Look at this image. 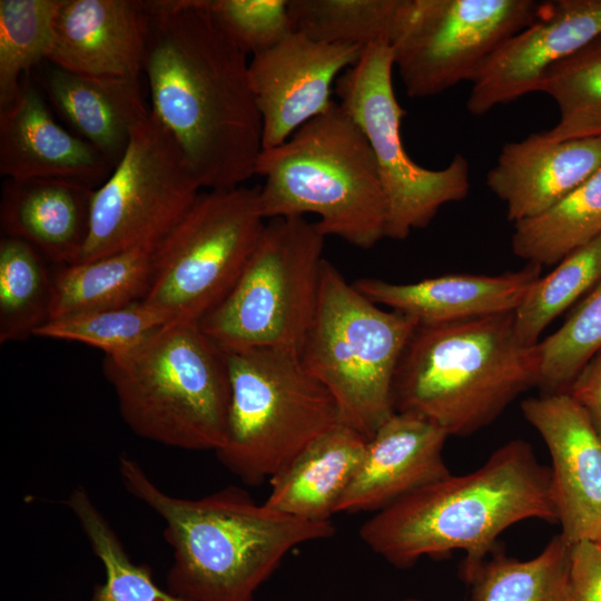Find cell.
<instances>
[{"label": "cell", "instance_id": "1", "mask_svg": "<svg viewBox=\"0 0 601 601\" xmlns=\"http://www.w3.org/2000/svg\"><path fill=\"white\" fill-rule=\"evenodd\" d=\"M144 72L151 109L203 190L243 186L262 152V117L246 55L204 0L145 1Z\"/></svg>", "mask_w": 601, "mask_h": 601}, {"label": "cell", "instance_id": "2", "mask_svg": "<svg viewBox=\"0 0 601 601\" xmlns=\"http://www.w3.org/2000/svg\"><path fill=\"white\" fill-rule=\"evenodd\" d=\"M531 519L558 523L551 469L518 439L497 447L476 470L449 474L375 512L358 534L372 552L402 570L423 556L462 550L465 581L504 530Z\"/></svg>", "mask_w": 601, "mask_h": 601}, {"label": "cell", "instance_id": "3", "mask_svg": "<svg viewBox=\"0 0 601 601\" xmlns=\"http://www.w3.org/2000/svg\"><path fill=\"white\" fill-rule=\"evenodd\" d=\"M125 490L165 523L173 550L168 591L186 601H253L296 546L334 535L332 521L298 519L227 486L186 499L162 491L140 464L119 459Z\"/></svg>", "mask_w": 601, "mask_h": 601}, {"label": "cell", "instance_id": "4", "mask_svg": "<svg viewBox=\"0 0 601 601\" xmlns=\"http://www.w3.org/2000/svg\"><path fill=\"white\" fill-rule=\"evenodd\" d=\"M539 365L538 344L518 337L513 313L417 326L395 373L394 411L469 436L536 387Z\"/></svg>", "mask_w": 601, "mask_h": 601}, {"label": "cell", "instance_id": "5", "mask_svg": "<svg viewBox=\"0 0 601 601\" xmlns=\"http://www.w3.org/2000/svg\"><path fill=\"white\" fill-rule=\"evenodd\" d=\"M255 175L265 179L259 187L265 219L315 214L325 237L364 249L385 237L387 205L376 159L337 102L282 145L262 150Z\"/></svg>", "mask_w": 601, "mask_h": 601}, {"label": "cell", "instance_id": "6", "mask_svg": "<svg viewBox=\"0 0 601 601\" xmlns=\"http://www.w3.org/2000/svg\"><path fill=\"white\" fill-rule=\"evenodd\" d=\"M120 415L138 436L188 451H218L230 402L223 349L196 322L173 321L135 347L105 355Z\"/></svg>", "mask_w": 601, "mask_h": 601}, {"label": "cell", "instance_id": "7", "mask_svg": "<svg viewBox=\"0 0 601 601\" xmlns=\"http://www.w3.org/2000/svg\"><path fill=\"white\" fill-rule=\"evenodd\" d=\"M417 323L377 305L324 260L316 309L299 351L333 396L338 421L367 440L395 412L393 383Z\"/></svg>", "mask_w": 601, "mask_h": 601}, {"label": "cell", "instance_id": "8", "mask_svg": "<svg viewBox=\"0 0 601 601\" xmlns=\"http://www.w3.org/2000/svg\"><path fill=\"white\" fill-rule=\"evenodd\" d=\"M221 349L230 402L226 440L215 454L242 482L259 485L339 423L337 406L297 353Z\"/></svg>", "mask_w": 601, "mask_h": 601}, {"label": "cell", "instance_id": "9", "mask_svg": "<svg viewBox=\"0 0 601 601\" xmlns=\"http://www.w3.org/2000/svg\"><path fill=\"white\" fill-rule=\"evenodd\" d=\"M325 236L304 217L268 219L237 282L198 325L221 348L299 354L321 286Z\"/></svg>", "mask_w": 601, "mask_h": 601}, {"label": "cell", "instance_id": "10", "mask_svg": "<svg viewBox=\"0 0 601 601\" xmlns=\"http://www.w3.org/2000/svg\"><path fill=\"white\" fill-rule=\"evenodd\" d=\"M259 187L201 190L154 247L144 299L173 321L198 323L230 292L265 226Z\"/></svg>", "mask_w": 601, "mask_h": 601}, {"label": "cell", "instance_id": "11", "mask_svg": "<svg viewBox=\"0 0 601 601\" xmlns=\"http://www.w3.org/2000/svg\"><path fill=\"white\" fill-rule=\"evenodd\" d=\"M388 42L365 47L358 61L335 82L338 105L359 126L373 150L387 205L385 237L405 239L428 226L440 208L470 190L469 162L456 155L443 169L422 167L406 152L401 124L405 110L393 87Z\"/></svg>", "mask_w": 601, "mask_h": 601}, {"label": "cell", "instance_id": "12", "mask_svg": "<svg viewBox=\"0 0 601 601\" xmlns=\"http://www.w3.org/2000/svg\"><path fill=\"white\" fill-rule=\"evenodd\" d=\"M201 190L178 144L150 111L93 191L88 236L77 263L155 247Z\"/></svg>", "mask_w": 601, "mask_h": 601}, {"label": "cell", "instance_id": "13", "mask_svg": "<svg viewBox=\"0 0 601 601\" xmlns=\"http://www.w3.org/2000/svg\"><path fill=\"white\" fill-rule=\"evenodd\" d=\"M534 0H400L390 46L407 96L439 95L475 78L486 59L529 26Z\"/></svg>", "mask_w": 601, "mask_h": 601}, {"label": "cell", "instance_id": "14", "mask_svg": "<svg viewBox=\"0 0 601 601\" xmlns=\"http://www.w3.org/2000/svg\"><path fill=\"white\" fill-rule=\"evenodd\" d=\"M362 51L357 46L325 43L293 31L253 56L249 77L262 117V150L282 145L328 110L334 104L332 86L358 61Z\"/></svg>", "mask_w": 601, "mask_h": 601}, {"label": "cell", "instance_id": "15", "mask_svg": "<svg viewBox=\"0 0 601 601\" xmlns=\"http://www.w3.org/2000/svg\"><path fill=\"white\" fill-rule=\"evenodd\" d=\"M601 36V0L541 2L535 19L505 40L483 63L466 100L481 116L532 91L545 73Z\"/></svg>", "mask_w": 601, "mask_h": 601}, {"label": "cell", "instance_id": "16", "mask_svg": "<svg viewBox=\"0 0 601 601\" xmlns=\"http://www.w3.org/2000/svg\"><path fill=\"white\" fill-rule=\"evenodd\" d=\"M524 418L543 439L561 535L570 544L601 534V433L569 394H540L521 402Z\"/></svg>", "mask_w": 601, "mask_h": 601}, {"label": "cell", "instance_id": "17", "mask_svg": "<svg viewBox=\"0 0 601 601\" xmlns=\"http://www.w3.org/2000/svg\"><path fill=\"white\" fill-rule=\"evenodd\" d=\"M112 169L99 150L55 119L42 90L26 76L14 100L0 109L1 176L98 188Z\"/></svg>", "mask_w": 601, "mask_h": 601}, {"label": "cell", "instance_id": "18", "mask_svg": "<svg viewBox=\"0 0 601 601\" xmlns=\"http://www.w3.org/2000/svg\"><path fill=\"white\" fill-rule=\"evenodd\" d=\"M148 35L145 1L61 0L46 60L73 73L138 79Z\"/></svg>", "mask_w": 601, "mask_h": 601}, {"label": "cell", "instance_id": "19", "mask_svg": "<svg viewBox=\"0 0 601 601\" xmlns=\"http://www.w3.org/2000/svg\"><path fill=\"white\" fill-rule=\"evenodd\" d=\"M447 437L424 418L394 412L367 440L364 457L337 513H375L451 474L443 457Z\"/></svg>", "mask_w": 601, "mask_h": 601}, {"label": "cell", "instance_id": "20", "mask_svg": "<svg viewBox=\"0 0 601 601\" xmlns=\"http://www.w3.org/2000/svg\"><path fill=\"white\" fill-rule=\"evenodd\" d=\"M600 167L601 137L556 141L539 132L505 144L485 181L518 223L552 208Z\"/></svg>", "mask_w": 601, "mask_h": 601}, {"label": "cell", "instance_id": "21", "mask_svg": "<svg viewBox=\"0 0 601 601\" xmlns=\"http://www.w3.org/2000/svg\"><path fill=\"white\" fill-rule=\"evenodd\" d=\"M542 267L528 264L500 275L445 274L414 283L359 278L354 286L377 305L412 317L417 326L513 313Z\"/></svg>", "mask_w": 601, "mask_h": 601}, {"label": "cell", "instance_id": "22", "mask_svg": "<svg viewBox=\"0 0 601 601\" xmlns=\"http://www.w3.org/2000/svg\"><path fill=\"white\" fill-rule=\"evenodd\" d=\"M96 188L56 179H6L0 225L6 236L35 247L60 266L78 262L85 246Z\"/></svg>", "mask_w": 601, "mask_h": 601}, {"label": "cell", "instance_id": "23", "mask_svg": "<svg viewBox=\"0 0 601 601\" xmlns=\"http://www.w3.org/2000/svg\"><path fill=\"white\" fill-rule=\"evenodd\" d=\"M40 76L42 92L55 110L115 167L150 112L139 78L85 76L49 62Z\"/></svg>", "mask_w": 601, "mask_h": 601}, {"label": "cell", "instance_id": "24", "mask_svg": "<svg viewBox=\"0 0 601 601\" xmlns=\"http://www.w3.org/2000/svg\"><path fill=\"white\" fill-rule=\"evenodd\" d=\"M367 439L337 423L269 479L264 502L307 521H331L364 457Z\"/></svg>", "mask_w": 601, "mask_h": 601}, {"label": "cell", "instance_id": "25", "mask_svg": "<svg viewBox=\"0 0 601 601\" xmlns=\"http://www.w3.org/2000/svg\"><path fill=\"white\" fill-rule=\"evenodd\" d=\"M152 252L137 247L60 266L52 275L50 319L144 300L152 280Z\"/></svg>", "mask_w": 601, "mask_h": 601}, {"label": "cell", "instance_id": "26", "mask_svg": "<svg viewBox=\"0 0 601 601\" xmlns=\"http://www.w3.org/2000/svg\"><path fill=\"white\" fill-rule=\"evenodd\" d=\"M571 546L561 534L521 560L496 544L464 581L469 601H571Z\"/></svg>", "mask_w": 601, "mask_h": 601}, {"label": "cell", "instance_id": "27", "mask_svg": "<svg viewBox=\"0 0 601 601\" xmlns=\"http://www.w3.org/2000/svg\"><path fill=\"white\" fill-rule=\"evenodd\" d=\"M601 235V167L545 213L514 223L511 245L528 264L555 266Z\"/></svg>", "mask_w": 601, "mask_h": 601}, {"label": "cell", "instance_id": "28", "mask_svg": "<svg viewBox=\"0 0 601 601\" xmlns=\"http://www.w3.org/2000/svg\"><path fill=\"white\" fill-rule=\"evenodd\" d=\"M30 244L0 239V343L24 341L50 319L52 275Z\"/></svg>", "mask_w": 601, "mask_h": 601}, {"label": "cell", "instance_id": "29", "mask_svg": "<svg viewBox=\"0 0 601 601\" xmlns=\"http://www.w3.org/2000/svg\"><path fill=\"white\" fill-rule=\"evenodd\" d=\"M66 505L105 569V582L95 589L90 601H186L158 587L147 566L132 562L86 489H73Z\"/></svg>", "mask_w": 601, "mask_h": 601}, {"label": "cell", "instance_id": "30", "mask_svg": "<svg viewBox=\"0 0 601 601\" xmlns=\"http://www.w3.org/2000/svg\"><path fill=\"white\" fill-rule=\"evenodd\" d=\"M539 91L559 109V120L543 131L552 140L601 137V36L554 65Z\"/></svg>", "mask_w": 601, "mask_h": 601}, {"label": "cell", "instance_id": "31", "mask_svg": "<svg viewBox=\"0 0 601 601\" xmlns=\"http://www.w3.org/2000/svg\"><path fill=\"white\" fill-rule=\"evenodd\" d=\"M400 0H288L294 31L313 40L365 48L390 43Z\"/></svg>", "mask_w": 601, "mask_h": 601}, {"label": "cell", "instance_id": "32", "mask_svg": "<svg viewBox=\"0 0 601 601\" xmlns=\"http://www.w3.org/2000/svg\"><path fill=\"white\" fill-rule=\"evenodd\" d=\"M601 280V235L565 256L540 277L513 312L518 337L536 345L548 325Z\"/></svg>", "mask_w": 601, "mask_h": 601}, {"label": "cell", "instance_id": "33", "mask_svg": "<svg viewBox=\"0 0 601 601\" xmlns=\"http://www.w3.org/2000/svg\"><path fill=\"white\" fill-rule=\"evenodd\" d=\"M61 0H0V109L17 97L22 76L47 59Z\"/></svg>", "mask_w": 601, "mask_h": 601}, {"label": "cell", "instance_id": "34", "mask_svg": "<svg viewBox=\"0 0 601 601\" xmlns=\"http://www.w3.org/2000/svg\"><path fill=\"white\" fill-rule=\"evenodd\" d=\"M170 322L166 313L139 300L50 319L33 336L78 342L115 355L135 347Z\"/></svg>", "mask_w": 601, "mask_h": 601}, {"label": "cell", "instance_id": "35", "mask_svg": "<svg viewBox=\"0 0 601 601\" xmlns=\"http://www.w3.org/2000/svg\"><path fill=\"white\" fill-rule=\"evenodd\" d=\"M601 349V280L574 307L553 334L538 343L542 394L568 393L572 383Z\"/></svg>", "mask_w": 601, "mask_h": 601}, {"label": "cell", "instance_id": "36", "mask_svg": "<svg viewBox=\"0 0 601 601\" xmlns=\"http://www.w3.org/2000/svg\"><path fill=\"white\" fill-rule=\"evenodd\" d=\"M204 3L246 56L273 48L294 31L288 0H204Z\"/></svg>", "mask_w": 601, "mask_h": 601}, {"label": "cell", "instance_id": "37", "mask_svg": "<svg viewBox=\"0 0 601 601\" xmlns=\"http://www.w3.org/2000/svg\"><path fill=\"white\" fill-rule=\"evenodd\" d=\"M571 601H601V548L597 542L571 546Z\"/></svg>", "mask_w": 601, "mask_h": 601}, {"label": "cell", "instance_id": "38", "mask_svg": "<svg viewBox=\"0 0 601 601\" xmlns=\"http://www.w3.org/2000/svg\"><path fill=\"white\" fill-rule=\"evenodd\" d=\"M601 433V349L589 361L568 392Z\"/></svg>", "mask_w": 601, "mask_h": 601}, {"label": "cell", "instance_id": "39", "mask_svg": "<svg viewBox=\"0 0 601 601\" xmlns=\"http://www.w3.org/2000/svg\"><path fill=\"white\" fill-rule=\"evenodd\" d=\"M401 601H425V600H423L421 598L410 597V598H405V599H403Z\"/></svg>", "mask_w": 601, "mask_h": 601}, {"label": "cell", "instance_id": "40", "mask_svg": "<svg viewBox=\"0 0 601 601\" xmlns=\"http://www.w3.org/2000/svg\"><path fill=\"white\" fill-rule=\"evenodd\" d=\"M597 543H598V544H599V546L601 548V534H600V538H599V540H598V542H597Z\"/></svg>", "mask_w": 601, "mask_h": 601}]
</instances>
